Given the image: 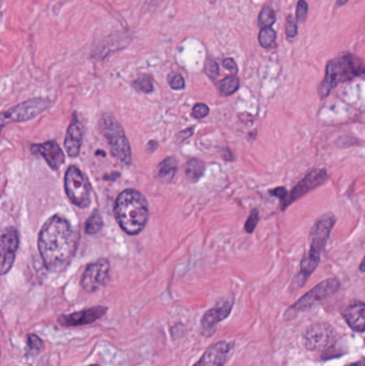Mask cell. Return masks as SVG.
<instances>
[{
	"label": "cell",
	"mask_w": 365,
	"mask_h": 366,
	"mask_svg": "<svg viewBox=\"0 0 365 366\" xmlns=\"http://www.w3.org/2000/svg\"><path fill=\"white\" fill-rule=\"evenodd\" d=\"M38 247L47 270L62 272L73 259L78 247V236L64 216H54L43 225Z\"/></svg>",
	"instance_id": "6da1fadb"
},
{
	"label": "cell",
	"mask_w": 365,
	"mask_h": 366,
	"mask_svg": "<svg viewBox=\"0 0 365 366\" xmlns=\"http://www.w3.org/2000/svg\"><path fill=\"white\" fill-rule=\"evenodd\" d=\"M116 220L127 235H139L149 218L148 202L139 191L129 189L119 194L114 209Z\"/></svg>",
	"instance_id": "7a4b0ae2"
},
{
	"label": "cell",
	"mask_w": 365,
	"mask_h": 366,
	"mask_svg": "<svg viewBox=\"0 0 365 366\" xmlns=\"http://www.w3.org/2000/svg\"><path fill=\"white\" fill-rule=\"evenodd\" d=\"M363 74H365V62L360 57L350 53L341 55L328 62L325 78L319 86L318 94L323 99L339 85L360 78Z\"/></svg>",
	"instance_id": "3957f363"
},
{
	"label": "cell",
	"mask_w": 365,
	"mask_h": 366,
	"mask_svg": "<svg viewBox=\"0 0 365 366\" xmlns=\"http://www.w3.org/2000/svg\"><path fill=\"white\" fill-rule=\"evenodd\" d=\"M100 128H101L102 134L107 139L114 157L121 161L123 164H131V160H132L131 147H130L129 141L125 137L123 127L119 125V122L109 114H104L100 120Z\"/></svg>",
	"instance_id": "277c9868"
},
{
	"label": "cell",
	"mask_w": 365,
	"mask_h": 366,
	"mask_svg": "<svg viewBox=\"0 0 365 366\" xmlns=\"http://www.w3.org/2000/svg\"><path fill=\"white\" fill-rule=\"evenodd\" d=\"M64 188L68 198L74 204L80 208L89 206L91 202V186L80 169L74 165L66 169Z\"/></svg>",
	"instance_id": "5b68a950"
},
{
	"label": "cell",
	"mask_w": 365,
	"mask_h": 366,
	"mask_svg": "<svg viewBox=\"0 0 365 366\" xmlns=\"http://www.w3.org/2000/svg\"><path fill=\"white\" fill-rule=\"evenodd\" d=\"M335 222H337V218L331 212L323 214L318 218L311 230L310 250L304 255L305 257L319 263L321 252L325 249L326 244H327L330 235H331V232L335 227Z\"/></svg>",
	"instance_id": "8992f818"
},
{
	"label": "cell",
	"mask_w": 365,
	"mask_h": 366,
	"mask_svg": "<svg viewBox=\"0 0 365 366\" xmlns=\"http://www.w3.org/2000/svg\"><path fill=\"white\" fill-rule=\"evenodd\" d=\"M50 99L46 98H33L28 101L23 102L15 107L10 108L1 114V125L5 127L9 122L28 121L40 115L50 107Z\"/></svg>",
	"instance_id": "52a82bcc"
},
{
	"label": "cell",
	"mask_w": 365,
	"mask_h": 366,
	"mask_svg": "<svg viewBox=\"0 0 365 366\" xmlns=\"http://www.w3.org/2000/svg\"><path fill=\"white\" fill-rule=\"evenodd\" d=\"M328 180L327 171L323 168L314 169L309 174L306 175L301 181L298 182L297 186H294L290 194H288L287 200L281 204V208L283 211L287 208L292 202H297L300 198H303L304 195L311 192L314 189L321 186V184Z\"/></svg>",
	"instance_id": "ba28073f"
},
{
	"label": "cell",
	"mask_w": 365,
	"mask_h": 366,
	"mask_svg": "<svg viewBox=\"0 0 365 366\" xmlns=\"http://www.w3.org/2000/svg\"><path fill=\"white\" fill-rule=\"evenodd\" d=\"M109 268L111 265L106 259H100L88 265L80 282L82 289L87 293H94L102 288L109 279Z\"/></svg>",
	"instance_id": "9c48e42d"
},
{
	"label": "cell",
	"mask_w": 365,
	"mask_h": 366,
	"mask_svg": "<svg viewBox=\"0 0 365 366\" xmlns=\"http://www.w3.org/2000/svg\"><path fill=\"white\" fill-rule=\"evenodd\" d=\"M19 233L15 227H7L3 230L0 238V256H1V274L5 275L11 270L15 263V256L19 249Z\"/></svg>",
	"instance_id": "30bf717a"
},
{
	"label": "cell",
	"mask_w": 365,
	"mask_h": 366,
	"mask_svg": "<svg viewBox=\"0 0 365 366\" xmlns=\"http://www.w3.org/2000/svg\"><path fill=\"white\" fill-rule=\"evenodd\" d=\"M339 288V282L337 279H328L323 282L319 283L317 286L314 287L308 294L304 295L296 304L294 308L296 310H306L311 308L312 305L323 299L329 298L333 294L337 293Z\"/></svg>",
	"instance_id": "8fae6325"
},
{
	"label": "cell",
	"mask_w": 365,
	"mask_h": 366,
	"mask_svg": "<svg viewBox=\"0 0 365 366\" xmlns=\"http://www.w3.org/2000/svg\"><path fill=\"white\" fill-rule=\"evenodd\" d=\"M107 313L105 306H92L85 310L78 311L69 315H62L58 317L57 322L62 326H82L86 324H94L101 320L102 317Z\"/></svg>",
	"instance_id": "7c38bea8"
},
{
	"label": "cell",
	"mask_w": 365,
	"mask_h": 366,
	"mask_svg": "<svg viewBox=\"0 0 365 366\" xmlns=\"http://www.w3.org/2000/svg\"><path fill=\"white\" fill-rule=\"evenodd\" d=\"M31 152L43 157L53 171H58L64 163V155L55 141L31 146Z\"/></svg>",
	"instance_id": "4fadbf2b"
},
{
	"label": "cell",
	"mask_w": 365,
	"mask_h": 366,
	"mask_svg": "<svg viewBox=\"0 0 365 366\" xmlns=\"http://www.w3.org/2000/svg\"><path fill=\"white\" fill-rule=\"evenodd\" d=\"M233 308V301H222L217 306L207 311L202 318V329L204 334H212L215 326L222 320H225L231 314Z\"/></svg>",
	"instance_id": "5bb4252c"
},
{
	"label": "cell",
	"mask_w": 365,
	"mask_h": 366,
	"mask_svg": "<svg viewBox=\"0 0 365 366\" xmlns=\"http://www.w3.org/2000/svg\"><path fill=\"white\" fill-rule=\"evenodd\" d=\"M85 129L82 122L78 120V115L74 114L72 121L66 132V141H64V148L70 157H76L80 152L82 139H84Z\"/></svg>",
	"instance_id": "9a60e30c"
},
{
	"label": "cell",
	"mask_w": 365,
	"mask_h": 366,
	"mask_svg": "<svg viewBox=\"0 0 365 366\" xmlns=\"http://www.w3.org/2000/svg\"><path fill=\"white\" fill-rule=\"evenodd\" d=\"M231 349V344L221 340L219 343L210 346L193 366H224Z\"/></svg>",
	"instance_id": "2e32d148"
},
{
	"label": "cell",
	"mask_w": 365,
	"mask_h": 366,
	"mask_svg": "<svg viewBox=\"0 0 365 366\" xmlns=\"http://www.w3.org/2000/svg\"><path fill=\"white\" fill-rule=\"evenodd\" d=\"M332 329L326 324H314L306 331L305 346L310 350H319L329 345L332 340Z\"/></svg>",
	"instance_id": "e0dca14e"
},
{
	"label": "cell",
	"mask_w": 365,
	"mask_h": 366,
	"mask_svg": "<svg viewBox=\"0 0 365 366\" xmlns=\"http://www.w3.org/2000/svg\"><path fill=\"white\" fill-rule=\"evenodd\" d=\"M344 316L353 330L365 331V303L360 301L351 303L345 311Z\"/></svg>",
	"instance_id": "ac0fdd59"
},
{
	"label": "cell",
	"mask_w": 365,
	"mask_h": 366,
	"mask_svg": "<svg viewBox=\"0 0 365 366\" xmlns=\"http://www.w3.org/2000/svg\"><path fill=\"white\" fill-rule=\"evenodd\" d=\"M177 171V161L174 157H168L159 164L156 175L161 180L170 181L174 178Z\"/></svg>",
	"instance_id": "d6986e66"
},
{
	"label": "cell",
	"mask_w": 365,
	"mask_h": 366,
	"mask_svg": "<svg viewBox=\"0 0 365 366\" xmlns=\"http://www.w3.org/2000/svg\"><path fill=\"white\" fill-rule=\"evenodd\" d=\"M184 172H186V179L188 181L196 182L203 177L204 172H205V165L198 159H191L186 162Z\"/></svg>",
	"instance_id": "ffe728a7"
},
{
	"label": "cell",
	"mask_w": 365,
	"mask_h": 366,
	"mask_svg": "<svg viewBox=\"0 0 365 366\" xmlns=\"http://www.w3.org/2000/svg\"><path fill=\"white\" fill-rule=\"evenodd\" d=\"M239 86H240L239 78L235 76H231L222 80L217 85V88L222 96H229L235 94L238 90Z\"/></svg>",
	"instance_id": "44dd1931"
},
{
	"label": "cell",
	"mask_w": 365,
	"mask_h": 366,
	"mask_svg": "<svg viewBox=\"0 0 365 366\" xmlns=\"http://www.w3.org/2000/svg\"><path fill=\"white\" fill-rule=\"evenodd\" d=\"M103 227V220L98 210H94L85 223V232L88 235H96Z\"/></svg>",
	"instance_id": "7402d4cb"
},
{
	"label": "cell",
	"mask_w": 365,
	"mask_h": 366,
	"mask_svg": "<svg viewBox=\"0 0 365 366\" xmlns=\"http://www.w3.org/2000/svg\"><path fill=\"white\" fill-rule=\"evenodd\" d=\"M259 44L262 45L264 49L269 50L276 44V33L271 27H265L262 28L258 35Z\"/></svg>",
	"instance_id": "603a6c76"
},
{
	"label": "cell",
	"mask_w": 365,
	"mask_h": 366,
	"mask_svg": "<svg viewBox=\"0 0 365 366\" xmlns=\"http://www.w3.org/2000/svg\"><path fill=\"white\" fill-rule=\"evenodd\" d=\"M276 17L274 10L270 7H265L259 13L258 25L262 28L270 27L271 25H274L276 23Z\"/></svg>",
	"instance_id": "cb8c5ba5"
},
{
	"label": "cell",
	"mask_w": 365,
	"mask_h": 366,
	"mask_svg": "<svg viewBox=\"0 0 365 366\" xmlns=\"http://www.w3.org/2000/svg\"><path fill=\"white\" fill-rule=\"evenodd\" d=\"M133 87L137 90V92H143V94H151L154 89L153 87L152 78L148 76H143L141 78H136L133 82Z\"/></svg>",
	"instance_id": "d4e9b609"
},
{
	"label": "cell",
	"mask_w": 365,
	"mask_h": 366,
	"mask_svg": "<svg viewBox=\"0 0 365 366\" xmlns=\"http://www.w3.org/2000/svg\"><path fill=\"white\" fill-rule=\"evenodd\" d=\"M27 343H28V351L33 352V355H38L43 349L42 340L35 334H29L27 336Z\"/></svg>",
	"instance_id": "484cf974"
},
{
	"label": "cell",
	"mask_w": 365,
	"mask_h": 366,
	"mask_svg": "<svg viewBox=\"0 0 365 366\" xmlns=\"http://www.w3.org/2000/svg\"><path fill=\"white\" fill-rule=\"evenodd\" d=\"M259 222V212L257 209H253L251 212L250 216L247 218L245 222L244 229L247 234H252L256 228L257 224Z\"/></svg>",
	"instance_id": "4316f807"
},
{
	"label": "cell",
	"mask_w": 365,
	"mask_h": 366,
	"mask_svg": "<svg viewBox=\"0 0 365 366\" xmlns=\"http://www.w3.org/2000/svg\"><path fill=\"white\" fill-rule=\"evenodd\" d=\"M205 73L209 78H217L220 74L219 64L213 59L208 58L205 62Z\"/></svg>",
	"instance_id": "83f0119b"
},
{
	"label": "cell",
	"mask_w": 365,
	"mask_h": 366,
	"mask_svg": "<svg viewBox=\"0 0 365 366\" xmlns=\"http://www.w3.org/2000/svg\"><path fill=\"white\" fill-rule=\"evenodd\" d=\"M168 85L174 90H181L186 87V82L180 74H172L168 76Z\"/></svg>",
	"instance_id": "f1b7e54d"
},
{
	"label": "cell",
	"mask_w": 365,
	"mask_h": 366,
	"mask_svg": "<svg viewBox=\"0 0 365 366\" xmlns=\"http://www.w3.org/2000/svg\"><path fill=\"white\" fill-rule=\"evenodd\" d=\"M209 114V107L206 104L198 103L192 110V115L196 119H203Z\"/></svg>",
	"instance_id": "f546056e"
},
{
	"label": "cell",
	"mask_w": 365,
	"mask_h": 366,
	"mask_svg": "<svg viewBox=\"0 0 365 366\" xmlns=\"http://www.w3.org/2000/svg\"><path fill=\"white\" fill-rule=\"evenodd\" d=\"M297 23L294 21V17L290 15V17H287V19H286V35H287L288 38L292 39L297 35Z\"/></svg>",
	"instance_id": "4dcf8cb0"
},
{
	"label": "cell",
	"mask_w": 365,
	"mask_h": 366,
	"mask_svg": "<svg viewBox=\"0 0 365 366\" xmlns=\"http://www.w3.org/2000/svg\"><path fill=\"white\" fill-rule=\"evenodd\" d=\"M308 11H309V6L306 3L305 0H299L297 3V15H296V19L298 21H304L308 15Z\"/></svg>",
	"instance_id": "1f68e13d"
},
{
	"label": "cell",
	"mask_w": 365,
	"mask_h": 366,
	"mask_svg": "<svg viewBox=\"0 0 365 366\" xmlns=\"http://www.w3.org/2000/svg\"><path fill=\"white\" fill-rule=\"evenodd\" d=\"M269 194L272 195V196H276V198H278V200H280L283 204V202H285V200H287L288 194H290V193L287 192V190H286L285 188L280 186V188H276L274 189V190L269 191Z\"/></svg>",
	"instance_id": "d6a6232c"
},
{
	"label": "cell",
	"mask_w": 365,
	"mask_h": 366,
	"mask_svg": "<svg viewBox=\"0 0 365 366\" xmlns=\"http://www.w3.org/2000/svg\"><path fill=\"white\" fill-rule=\"evenodd\" d=\"M223 67L227 71L235 76V73L238 72V66L235 64V61L233 58H226L223 60Z\"/></svg>",
	"instance_id": "836d02e7"
},
{
	"label": "cell",
	"mask_w": 365,
	"mask_h": 366,
	"mask_svg": "<svg viewBox=\"0 0 365 366\" xmlns=\"http://www.w3.org/2000/svg\"><path fill=\"white\" fill-rule=\"evenodd\" d=\"M193 128H190V129L184 130V131L180 132L179 135H178V137H179L180 141H184V139H188V137H191L192 134H193Z\"/></svg>",
	"instance_id": "e575fe53"
},
{
	"label": "cell",
	"mask_w": 365,
	"mask_h": 366,
	"mask_svg": "<svg viewBox=\"0 0 365 366\" xmlns=\"http://www.w3.org/2000/svg\"><path fill=\"white\" fill-rule=\"evenodd\" d=\"M158 141H150L148 143H147V151H148L149 153L153 152V151H156L157 148H158Z\"/></svg>",
	"instance_id": "d590c367"
},
{
	"label": "cell",
	"mask_w": 365,
	"mask_h": 366,
	"mask_svg": "<svg viewBox=\"0 0 365 366\" xmlns=\"http://www.w3.org/2000/svg\"><path fill=\"white\" fill-rule=\"evenodd\" d=\"M119 177H121V174H119V173H114V174L109 175V176H107V175L104 176V180L115 181L117 180Z\"/></svg>",
	"instance_id": "8d00e7d4"
},
{
	"label": "cell",
	"mask_w": 365,
	"mask_h": 366,
	"mask_svg": "<svg viewBox=\"0 0 365 366\" xmlns=\"http://www.w3.org/2000/svg\"><path fill=\"white\" fill-rule=\"evenodd\" d=\"M348 1L349 0H337V7H343V6L346 5Z\"/></svg>",
	"instance_id": "74e56055"
},
{
	"label": "cell",
	"mask_w": 365,
	"mask_h": 366,
	"mask_svg": "<svg viewBox=\"0 0 365 366\" xmlns=\"http://www.w3.org/2000/svg\"><path fill=\"white\" fill-rule=\"evenodd\" d=\"M360 271H361V272H364L365 273V257H364V259H363V261H361V263H360Z\"/></svg>",
	"instance_id": "f35d334b"
},
{
	"label": "cell",
	"mask_w": 365,
	"mask_h": 366,
	"mask_svg": "<svg viewBox=\"0 0 365 366\" xmlns=\"http://www.w3.org/2000/svg\"><path fill=\"white\" fill-rule=\"evenodd\" d=\"M348 366H365V361L358 362V363H353Z\"/></svg>",
	"instance_id": "ab89813d"
},
{
	"label": "cell",
	"mask_w": 365,
	"mask_h": 366,
	"mask_svg": "<svg viewBox=\"0 0 365 366\" xmlns=\"http://www.w3.org/2000/svg\"><path fill=\"white\" fill-rule=\"evenodd\" d=\"M88 366H100V365H98V364H92V365H88Z\"/></svg>",
	"instance_id": "60d3db41"
}]
</instances>
